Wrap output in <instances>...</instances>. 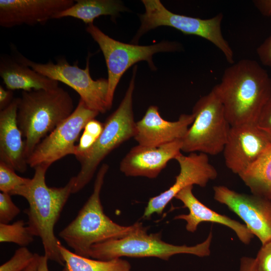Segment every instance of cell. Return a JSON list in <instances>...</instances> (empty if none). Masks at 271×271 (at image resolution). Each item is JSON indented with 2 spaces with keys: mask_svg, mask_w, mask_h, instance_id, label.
Segmentation results:
<instances>
[{
  "mask_svg": "<svg viewBox=\"0 0 271 271\" xmlns=\"http://www.w3.org/2000/svg\"><path fill=\"white\" fill-rule=\"evenodd\" d=\"M74 3L73 0H0V26L42 24Z\"/></svg>",
  "mask_w": 271,
  "mask_h": 271,
  "instance_id": "16",
  "label": "cell"
},
{
  "mask_svg": "<svg viewBox=\"0 0 271 271\" xmlns=\"http://www.w3.org/2000/svg\"><path fill=\"white\" fill-rule=\"evenodd\" d=\"M194 119L182 140L181 150L216 156L222 152L230 125L223 105L212 89L201 97L193 107Z\"/></svg>",
  "mask_w": 271,
  "mask_h": 271,
  "instance_id": "7",
  "label": "cell"
},
{
  "mask_svg": "<svg viewBox=\"0 0 271 271\" xmlns=\"http://www.w3.org/2000/svg\"><path fill=\"white\" fill-rule=\"evenodd\" d=\"M34 236L23 220L11 224L0 223L1 243L12 242L21 247H26L34 241Z\"/></svg>",
  "mask_w": 271,
  "mask_h": 271,
  "instance_id": "24",
  "label": "cell"
},
{
  "mask_svg": "<svg viewBox=\"0 0 271 271\" xmlns=\"http://www.w3.org/2000/svg\"><path fill=\"white\" fill-rule=\"evenodd\" d=\"M36 254L26 247H21L9 260L1 265L0 271H23L33 261Z\"/></svg>",
  "mask_w": 271,
  "mask_h": 271,
  "instance_id": "27",
  "label": "cell"
},
{
  "mask_svg": "<svg viewBox=\"0 0 271 271\" xmlns=\"http://www.w3.org/2000/svg\"><path fill=\"white\" fill-rule=\"evenodd\" d=\"M20 211V208L13 202L10 194L0 193V223L8 224Z\"/></svg>",
  "mask_w": 271,
  "mask_h": 271,
  "instance_id": "28",
  "label": "cell"
},
{
  "mask_svg": "<svg viewBox=\"0 0 271 271\" xmlns=\"http://www.w3.org/2000/svg\"><path fill=\"white\" fill-rule=\"evenodd\" d=\"M194 119L193 113L182 114L176 121H167L161 117L158 107L152 105L143 118L136 122L133 138L139 145L149 147L182 140Z\"/></svg>",
  "mask_w": 271,
  "mask_h": 271,
  "instance_id": "15",
  "label": "cell"
},
{
  "mask_svg": "<svg viewBox=\"0 0 271 271\" xmlns=\"http://www.w3.org/2000/svg\"><path fill=\"white\" fill-rule=\"evenodd\" d=\"M109 166L103 164L96 175L93 192L76 217L59 233V236L78 255L89 257L91 246L110 239H118L147 229L137 222L120 225L104 212L100 194Z\"/></svg>",
  "mask_w": 271,
  "mask_h": 271,
  "instance_id": "3",
  "label": "cell"
},
{
  "mask_svg": "<svg viewBox=\"0 0 271 271\" xmlns=\"http://www.w3.org/2000/svg\"><path fill=\"white\" fill-rule=\"evenodd\" d=\"M253 2L262 15L271 17V0H255Z\"/></svg>",
  "mask_w": 271,
  "mask_h": 271,
  "instance_id": "34",
  "label": "cell"
},
{
  "mask_svg": "<svg viewBox=\"0 0 271 271\" xmlns=\"http://www.w3.org/2000/svg\"><path fill=\"white\" fill-rule=\"evenodd\" d=\"M99 114L80 99L73 112L37 146L27 159V164L33 168L40 165L50 167L66 156L74 155L75 144L81 131Z\"/></svg>",
  "mask_w": 271,
  "mask_h": 271,
  "instance_id": "11",
  "label": "cell"
},
{
  "mask_svg": "<svg viewBox=\"0 0 271 271\" xmlns=\"http://www.w3.org/2000/svg\"><path fill=\"white\" fill-rule=\"evenodd\" d=\"M256 124L271 139V98L262 109Z\"/></svg>",
  "mask_w": 271,
  "mask_h": 271,
  "instance_id": "30",
  "label": "cell"
},
{
  "mask_svg": "<svg viewBox=\"0 0 271 271\" xmlns=\"http://www.w3.org/2000/svg\"><path fill=\"white\" fill-rule=\"evenodd\" d=\"M103 129V123L94 119L89 120L85 125L78 145H76L74 156L76 159L88 152L96 142Z\"/></svg>",
  "mask_w": 271,
  "mask_h": 271,
  "instance_id": "25",
  "label": "cell"
},
{
  "mask_svg": "<svg viewBox=\"0 0 271 271\" xmlns=\"http://www.w3.org/2000/svg\"><path fill=\"white\" fill-rule=\"evenodd\" d=\"M86 31L98 44L105 60L108 73L106 101L108 110L111 108L115 89L121 76L130 66L145 60L151 69H155L152 61L155 53L178 51L181 48L180 43L175 42H162L150 46L122 43L110 38L93 24H89Z\"/></svg>",
  "mask_w": 271,
  "mask_h": 271,
  "instance_id": "9",
  "label": "cell"
},
{
  "mask_svg": "<svg viewBox=\"0 0 271 271\" xmlns=\"http://www.w3.org/2000/svg\"><path fill=\"white\" fill-rule=\"evenodd\" d=\"M212 89L230 126L256 123L271 98V78L255 61L242 59L227 67L220 82Z\"/></svg>",
  "mask_w": 271,
  "mask_h": 271,
  "instance_id": "1",
  "label": "cell"
},
{
  "mask_svg": "<svg viewBox=\"0 0 271 271\" xmlns=\"http://www.w3.org/2000/svg\"><path fill=\"white\" fill-rule=\"evenodd\" d=\"M13 92L10 89H6L0 86V109L1 110L7 107L13 100Z\"/></svg>",
  "mask_w": 271,
  "mask_h": 271,
  "instance_id": "33",
  "label": "cell"
},
{
  "mask_svg": "<svg viewBox=\"0 0 271 271\" xmlns=\"http://www.w3.org/2000/svg\"><path fill=\"white\" fill-rule=\"evenodd\" d=\"M18 98L17 123L25 138L27 160L42 139L73 112V101L69 93L59 86L22 91Z\"/></svg>",
  "mask_w": 271,
  "mask_h": 271,
  "instance_id": "4",
  "label": "cell"
},
{
  "mask_svg": "<svg viewBox=\"0 0 271 271\" xmlns=\"http://www.w3.org/2000/svg\"><path fill=\"white\" fill-rule=\"evenodd\" d=\"M40 255L36 254L33 261L23 271H37Z\"/></svg>",
  "mask_w": 271,
  "mask_h": 271,
  "instance_id": "36",
  "label": "cell"
},
{
  "mask_svg": "<svg viewBox=\"0 0 271 271\" xmlns=\"http://www.w3.org/2000/svg\"><path fill=\"white\" fill-rule=\"evenodd\" d=\"M15 58L40 74L71 87L89 108L99 113L108 110L106 101L107 79H92L89 72V57L84 69L79 68L77 63L70 65L64 58L58 59L56 63L51 60L46 63H37L21 54H17Z\"/></svg>",
  "mask_w": 271,
  "mask_h": 271,
  "instance_id": "10",
  "label": "cell"
},
{
  "mask_svg": "<svg viewBox=\"0 0 271 271\" xmlns=\"http://www.w3.org/2000/svg\"><path fill=\"white\" fill-rule=\"evenodd\" d=\"M214 199L226 205L263 245L271 240V200L240 193L222 185L213 188Z\"/></svg>",
  "mask_w": 271,
  "mask_h": 271,
  "instance_id": "12",
  "label": "cell"
},
{
  "mask_svg": "<svg viewBox=\"0 0 271 271\" xmlns=\"http://www.w3.org/2000/svg\"><path fill=\"white\" fill-rule=\"evenodd\" d=\"M193 188V186H188L175 196V198L183 203V207L188 208L189 213L176 216L174 219L185 220L186 230L192 233L196 231L199 224L203 222L221 224L232 230L242 243L246 245L250 243L254 235L244 224L206 206L194 196Z\"/></svg>",
  "mask_w": 271,
  "mask_h": 271,
  "instance_id": "18",
  "label": "cell"
},
{
  "mask_svg": "<svg viewBox=\"0 0 271 271\" xmlns=\"http://www.w3.org/2000/svg\"><path fill=\"white\" fill-rule=\"evenodd\" d=\"M175 160L179 165L180 172L175 177L174 183L167 190L150 198L143 218L148 219L155 213L162 214L167 205L181 190L194 185L205 187L218 176L217 170L205 154L191 153L185 156L181 153Z\"/></svg>",
  "mask_w": 271,
  "mask_h": 271,
  "instance_id": "13",
  "label": "cell"
},
{
  "mask_svg": "<svg viewBox=\"0 0 271 271\" xmlns=\"http://www.w3.org/2000/svg\"><path fill=\"white\" fill-rule=\"evenodd\" d=\"M137 68H133L131 79L119 105L103 123L100 136L88 152L77 158L81 168L78 174L74 176L72 193L78 192L90 182L98 165L111 151L134 137L136 122L132 95Z\"/></svg>",
  "mask_w": 271,
  "mask_h": 271,
  "instance_id": "5",
  "label": "cell"
},
{
  "mask_svg": "<svg viewBox=\"0 0 271 271\" xmlns=\"http://www.w3.org/2000/svg\"><path fill=\"white\" fill-rule=\"evenodd\" d=\"M59 249L65 261L63 271H132L129 262L121 258L102 260L77 255L60 243Z\"/></svg>",
  "mask_w": 271,
  "mask_h": 271,
  "instance_id": "23",
  "label": "cell"
},
{
  "mask_svg": "<svg viewBox=\"0 0 271 271\" xmlns=\"http://www.w3.org/2000/svg\"><path fill=\"white\" fill-rule=\"evenodd\" d=\"M0 76L7 88L11 90H48L59 86V82L40 74L15 58L8 57L1 58Z\"/></svg>",
  "mask_w": 271,
  "mask_h": 271,
  "instance_id": "20",
  "label": "cell"
},
{
  "mask_svg": "<svg viewBox=\"0 0 271 271\" xmlns=\"http://www.w3.org/2000/svg\"><path fill=\"white\" fill-rule=\"evenodd\" d=\"M255 258L257 271H271V240L261 245Z\"/></svg>",
  "mask_w": 271,
  "mask_h": 271,
  "instance_id": "29",
  "label": "cell"
},
{
  "mask_svg": "<svg viewBox=\"0 0 271 271\" xmlns=\"http://www.w3.org/2000/svg\"><path fill=\"white\" fill-rule=\"evenodd\" d=\"M213 238L211 231L206 239L193 246L176 245L161 239V233H147V228L124 237L110 239L93 245L90 258L107 260L122 256L155 257L168 260L177 254H190L199 257L208 256Z\"/></svg>",
  "mask_w": 271,
  "mask_h": 271,
  "instance_id": "6",
  "label": "cell"
},
{
  "mask_svg": "<svg viewBox=\"0 0 271 271\" xmlns=\"http://www.w3.org/2000/svg\"><path fill=\"white\" fill-rule=\"evenodd\" d=\"M238 176L251 194L271 200V146Z\"/></svg>",
  "mask_w": 271,
  "mask_h": 271,
  "instance_id": "22",
  "label": "cell"
},
{
  "mask_svg": "<svg viewBox=\"0 0 271 271\" xmlns=\"http://www.w3.org/2000/svg\"><path fill=\"white\" fill-rule=\"evenodd\" d=\"M49 167L40 165L34 168L31 181L12 192L10 195L25 198L29 207L24 213L28 216V227L34 236L39 237L48 259L65 265L59 249L61 243L54 234V227L70 195L74 184L71 177L63 187H50L45 181Z\"/></svg>",
  "mask_w": 271,
  "mask_h": 271,
  "instance_id": "2",
  "label": "cell"
},
{
  "mask_svg": "<svg viewBox=\"0 0 271 271\" xmlns=\"http://www.w3.org/2000/svg\"><path fill=\"white\" fill-rule=\"evenodd\" d=\"M270 19H271V17H270Z\"/></svg>",
  "mask_w": 271,
  "mask_h": 271,
  "instance_id": "37",
  "label": "cell"
},
{
  "mask_svg": "<svg viewBox=\"0 0 271 271\" xmlns=\"http://www.w3.org/2000/svg\"><path fill=\"white\" fill-rule=\"evenodd\" d=\"M124 10L125 7L118 1L76 0L72 6L57 14L53 19L70 17L89 25L100 16H115Z\"/></svg>",
  "mask_w": 271,
  "mask_h": 271,
  "instance_id": "21",
  "label": "cell"
},
{
  "mask_svg": "<svg viewBox=\"0 0 271 271\" xmlns=\"http://www.w3.org/2000/svg\"><path fill=\"white\" fill-rule=\"evenodd\" d=\"M270 146V138L256 123L230 126L222 152L225 165L238 175Z\"/></svg>",
  "mask_w": 271,
  "mask_h": 271,
  "instance_id": "14",
  "label": "cell"
},
{
  "mask_svg": "<svg viewBox=\"0 0 271 271\" xmlns=\"http://www.w3.org/2000/svg\"><path fill=\"white\" fill-rule=\"evenodd\" d=\"M182 146V140L157 147L138 145L122 159L119 169L126 176L155 178L170 160L181 154Z\"/></svg>",
  "mask_w": 271,
  "mask_h": 271,
  "instance_id": "17",
  "label": "cell"
},
{
  "mask_svg": "<svg viewBox=\"0 0 271 271\" xmlns=\"http://www.w3.org/2000/svg\"><path fill=\"white\" fill-rule=\"evenodd\" d=\"M49 259L45 255H40L37 271H49L48 266Z\"/></svg>",
  "mask_w": 271,
  "mask_h": 271,
  "instance_id": "35",
  "label": "cell"
},
{
  "mask_svg": "<svg viewBox=\"0 0 271 271\" xmlns=\"http://www.w3.org/2000/svg\"><path fill=\"white\" fill-rule=\"evenodd\" d=\"M142 2L146 12L140 16L141 25L133 39L134 43H137L139 38L150 30L162 26L171 27L184 34L206 39L222 52L229 63H234L233 50L221 31L222 14L202 19L174 14L167 9L159 0H143Z\"/></svg>",
  "mask_w": 271,
  "mask_h": 271,
  "instance_id": "8",
  "label": "cell"
},
{
  "mask_svg": "<svg viewBox=\"0 0 271 271\" xmlns=\"http://www.w3.org/2000/svg\"><path fill=\"white\" fill-rule=\"evenodd\" d=\"M256 53L262 64L271 68V35L258 47Z\"/></svg>",
  "mask_w": 271,
  "mask_h": 271,
  "instance_id": "31",
  "label": "cell"
},
{
  "mask_svg": "<svg viewBox=\"0 0 271 271\" xmlns=\"http://www.w3.org/2000/svg\"><path fill=\"white\" fill-rule=\"evenodd\" d=\"M31 179L18 176L15 171L0 162V190L11 194L17 188L28 184Z\"/></svg>",
  "mask_w": 271,
  "mask_h": 271,
  "instance_id": "26",
  "label": "cell"
},
{
  "mask_svg": "<svg viewBox=\"0 0 271 271\" xmlns=\"http://www.w3.org/2000/svg\"><path fill=\"white\" fill-rule=\"evenodd\" d=\"M239 271H257L255 258L249 256L242 257Z\"/></svg>",
  "mask_w": 271,
  "mask_h": 271,
  "instance_id": "32",
  "label": "cell"
},
{
  "mask_svg": "<svg viewBox=\"0 0 271 271\" xmlns=\"http://www.w3.org/2000/svg\"><path fill=\"white\" fill-rule=\"evenodd\" d=\"M18 101V98H14L0 111V162L15 171L24 173L28 165L25 141L17 123Z\"/></svg>",
  "mask_w": 271,
  "mask_h": 271,
  "instance_id": "19",
  "label": "cell"
}]
</instances>
